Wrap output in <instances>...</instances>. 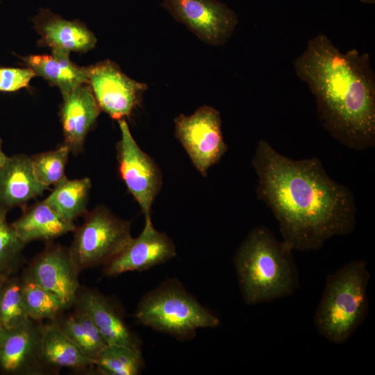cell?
<instances>
[{"instance_id":"cell-19","label":"cell","mask_w":375,"mask_h":375,"mask_svg":"<svg viewBox=\"0 0 375 375\" xmlns=\"http://www.w3.org/2000/svg\"><path fill=\"white\" fill-rule=\"evenodd\" d=\"M22 59L35 76L58 87L62 94L79 85L88 83L87 67L74 63L68 52L51 50L50 55H32Z\"/></svg>"},{"instance_id":"cell-7","label":"cell","mask_w":375,"mask_h":375,"mask_svg":"<svg viewBox=\"0 0 375 375\" xmlns=\"http://www.w3.org/2000/svg\"><path fill=\"white\" fill-rule=\"evenodd\" d=\"M174 122L176 138L196 169L202 176H206L208 169L227 151L219 111L203 106L191 115H178Z\"/></svg>"},{"instance_id":"cell-9","label":"cell","mask_w":375,"mask_h":375,"mask_svg":"<svg viewBox=\"0 0 375 375\" xmlns=\"http://www.w3.org/2000/svg\"><path fill=\"white\" fill-rule=\"evenodd\" d=\"M161 6L200 40L212 46L224 44L238 22L236 13L218 0H163Z\"/></svg>"},{"instance_id":"cell-27","label":"cell","mask_w":375,"mask_h":375,"mask_svg":"<svg viewBox=\"0 0 375 375\" xmlns=\"http://www.w3.org/2000/svg\"><path fill=\"white\" fill-rule=\"evenodd\" d=\"M8 210L0 206V274L10 276L22 262L24 244L6 220Z\"/></svg>"},{"instance_id":"cell-20","label":"cell","mask_w":375,"mask_h":375,"mask_svg":"<svg viewBox=\"0 0 375 375\" xmlns=\"http://www.w3.org/2000/svg\"><path fill=\"white\" fill-rule=\"evenodd\" d=\"M42 354L48 368L83 372L94 367V361L53 322L42 326Z\"/></svg>"},{"instance_id":"cell-11","label":"cell","mask_w":375,"mask_h":375,"mask_svg":"<svg viewBox=\"0 0 375 375\" xmlns=\"http://www.w3.org/2000/svg\"><path fill=\"white\" fill-rule=\"evenodd\" d=\"M80 272L69 249L49 244L34 257L22 277L56 295L69 308L74 306L81 288Z\"/></svg>"},{"instance_id":"cell-1","label":"cell","mask_w":375,"mask_h":375,"mask_svg":"<svg viewBox=\"0 0 375 375\" xmlns=\"http://www.w3.org/2000/svg\"><path fill=\"white\" fill-rule=\"evenodd\" d=\"M252 165L257 197L271 210L283 241L293 250H317L331 238L354 229L353 194L329 176L319 159L294 160L260 140Z\"/></svg>"},{"instance_id":"cell-26","label":"cell","mask_w":375,"mask_h":375,"mask_svg":"<svg viewBox=\"0 0 375 375\" xmlns=\"http://www.w3.org/2000/svg\"><path fill=\"white\" fill-rule=\"evenodd\" d=\"M69 147L63 143L57 149L30 157L34 174L38 181L49 187L55 185L65 175V169L70 153Z\"/></svg>"},{"instance_id":"cell-21","label":"cell","mask_w":375,"mask_h":375,"mask_svg":"<svg viewBox=\"0 0 375 375\" xmlns=\"http://www.w3.org/2000/svg\"><path fill=\"white\" fill-rule=\"evenodd\" d=\"M92 183L89 178L68 179L65 176L44 200L61 217L69 222L86 212Z\"/></svg>"},{"instance_id":"cell-24","label":"cell","mask_w":375,"mask_h":375,"mask_svg":"<svg viewBox=\"0 0 375 375\" xmlns=\"http://www.w3.org/2000/svg\"><path fill=\"white\" fill-rule=\"evenodd\" d=\"M22 278L24 304L28 317L34 321L55 319L65 310V305L40 285Z\"/></svg>"},{"instance_id":"cell-14","label":"cell","mask_w":375,"mask_h":375,"mask_svg":"<svg viewBox=\"0 0 375 375\" xmlns=\"http://www.w3.org/2000/svg\"><path fill=\"white\" fill-rule=\"evenodd\" d=\"M74 306L91 319L108 344L142 351L141 340L129 328L119 309L106 296L95 290L80 288Z\"/></svg>"},{"instance_id":"cell-22","label":"cell","mask_w":375,"mask_h":375,"mask_svg":"<svg viewBox=\"0 0 375 375\" xmlns=\"http://www.w3.org/2000/svg\"><path fill=\"white\" fill-rule=\"evenodd\" d=\"M53 322L93 361L108 344L91 319L78 309Z\"/></svg>"},{"instance_id":"cell-4","label":"cell","mask_w":375,"mask_h":375,"mask_svg":"<svg viewBox=\"0 0 375 375\" xmlns=\"http://www.w3.org/2000/svg\"><path fill=\"white\" fill-rule=\"evenodd\" d=\"M369 277L363 260L350 261L327 276L314 324L330 342L345 343L366 319Z\"/></svg>"},{"instance_id":"cell-32","label":"cell","mask_w":375,"mask_h":375,"mask_svg":"<svg viewBox=\"0 0 375 375\" xmlns=\"http://www.w3.org/2000/svg\"><path fill=\"white\" fill-rule=\"evenodd\" d=\"M360 1L367 4H374L375 0H359Z\"/></svg>"},{"instance_id":"cell-5","label":"cell","mask_w":375,"mask_h":375,"mask_svg":"<svg viewBox=\"0 0 375 375\" xmlns=\"http://www.w3.org/2000/svg\"><path fill=\"white\" fill-rule=\"evenodd\" d=\"M134 317L138 323L177 340L194 338L199 328H216L220 320L203 306L176 278L143 296Z\"/></svg>"},{"instance_id":"cell-25","label":"cell","mask_w":375,"mask_h":375,"mask_svg":"<svg viewBox=\"0 0 375 375\" xmlns=\"http://www.w3.org/2000/svg\"><path fill=\"white\" fill-rule=\"evenodd\" d=\"M30 319L24 304L22 278L10 276L0 289V320L5 328L10 329Z\"/></svg>"},{"instance_id":"cell-12","label":"cell","mask_w":375,"mask_h":375,"mask_svg":"<svg viewBox=\"0 0 375 375\" xmlns=\"http://www.w3.org/2000/svg\"><path fill=\"white\" fill-rule=\"evenodd\" d=\"M42 326L30 319L6 329L0 338V371L10 375H39L47 372L42 354Z\"/></svg>"},{"instance_id":"cell-18","label":"cell","mask_w":375,"mask_h":375,"mask_svg":"<svg viewBox=\"0 0 375 375\" xmlns=\"http://www.w3.org/2000/svg\"><path fill=\"white\" fill-rule=\"evenodd\" d=\"M22 209V216L11 224L24 244L34 240L50 241L74 232L76 228L74 222L64 219L44 200Z\"/></svg>"},{"instance_id":"cell-23","label":"cell","mask_w":375,"mask_h":375,"mask_svg":"<svg viewBox=\"0 0 375 375\" xmlns=\"http://www.w3.org/2000/svg\"><path fill=\"white\" fill-rule=\"evenodd\" d=\"M142 351L120 344H107L94 360L103 375H137L144 367Z\"/></svg>"},{"instance_id":"cell-16","label":"cell","mask_w":375,"mask_h":375,"mask_svg":"<svg viewBox=\"0 0 375 375\" xmlns=\"http://www.w3.org/2000/svg\"><path fill=\"white\" fill-rule=\"evenodd\" d=\"M40 35L38 44L51 50L85 53L93 49L97 38L79 20H67L48 8H41L33 19Z\"/></svg>"},{"instance_id":"cell-15","label":"cell","mask_w":375,"mask_h":375,"mask_svg":"<svg viewBox=\"0 0 375 375\" xmlns=\"http://www.w3.org/2000/svg\"><path fill=\"white\" fill-rule=\"evenodd\" d=\"M62 95L60 117L65 143L74 154L83 149L85 138L101 111L88 83Z\"/></svg>"},{"instance_id":"cell-8","label":"cell","mask_w":375,"mask_h":375,"mask_svg":"<svg viewBox=\"0 0 375 375\" xmlns=\"http://www.w3.org/2000/svg\"><path fill=\"white\" fill-rule=\"evenodd\" d=\"M118 122L121 139L117 144V152L120 176L144 217H150L152 203L162 184L160 171L153 160L139 147L124 119Z\"/></svg>"},{"instance_id":"cell-17","label":"cell","mask_w":375,"mask_h":375,"mask_svg":"<svg viewBox=\"0 0 375 375\" xmlns=\"http://www.w3.org/2000/svg\"><path fill=\"white\" fill-rule=\"evenodd\" d=\"M48 189L38 181L30 158L24 154L7 157L0 168V206L8 210L24 208Z\"/></svg>"},{"instance_id":"cell-13","label":"cell","mask_w":375,"mask_h":375,"mask_svg":"<svg viewBox=\"0 0 375 375\" xmlns=\"http://www.w3.org/2000/svg\"><path fill=\"white\" fill-rule=\"evenodd\" d=\"M176 256V248L172 240L155 228L151 216L147 217L140 235L133 238L119 255L103 265V272L107 276L141 272L164 263Z\"/></svg>"},{"instance_id":"cell-30","label":"cell","mask_w":375,"mask_h":375,"mask_svg":"<svg viewBox=\"0 0 375 375\" xmlns=\"http://www.w3.org/2000/svg\"><path fill=\"white\" fill-rule=\"evenodd\" d=\"M8 277V276H6L0 274V289L2 285L3 284L4 281L6 280Z\"/></svg>"},{"instance_id":"cell-3","label":"cell","mask_w":375,"mask_h":375,"mask_svg":"<svg viewBox=\"0 0 375 375\" xmlns=\"http://www.w3.org/2000/svg\"><path fill=\"white\" fill-rule=\"evenodd\" d=\"M293 249L266 226L254 227L233 258L239 286L248 305L290 296L299 288Z\"/></svg>"},{"instance_id":"cell-2","label":"cell","mask_w":375,"mask_h":375,"mask_svg":"<svg viewBox=\"0 0 375 375\" xmlns=\"http://www.w3.org/2000/svg\"><path fill=\"white\" fill-rule=\"evenodd\" d=\"M306 83L324 128L349 149L375 145V74L367 53L342 52L324 33L310 38L293 61Z\"/></svg>"},{"instance_id":"cell-29","label":"cell","mask_w":375,"mask_h":375,"mask_svg":"<svg viewBox=\"0 0 375 375\" xmlns=\"http://www.w3.org/2000/svg\"><path fill=\"white\" fill-rule=\"evenodd\" d=\"M1 145H2V140L0 138V168L2 167V165L4 164V162H6V158L8 156H6L5 155V153H3V150H2V147H1Z\"/></svg>"},{"instance_id":"cell-28","label":"cell","mask_w":375,"mask_h":375,"mask_svg":"<svg viewBox=\"0 0 375 375\" xmlns=\"http://www.w3.org/2000/svg\"><path fill=\"white\" fill-rule=\"evenodd\" d=\"M34 76L35 73L28 67H0V91L13 92L27 88Z\"/></svg>"},{"instance_id":"cell-10","label":"cell","mask_w":375,"mask_h":375,"mask_svg":"<svg viewBox=\"0 0 375 375\" xmlns=\"http://www.w3.org/2000/svg\"><path fill=\"white\" fill-rule=\"evenodd\" d=\"M87 73L99 107L114 119L129 116L147 90L146 84L129 78L110 60L87 67Z\"/></svg>"},{"instance_id":"cell-6","label":"cell","mask_w":375,"mask_h":375,"mask_svg":"<svg viewBox=\"0 0 375 375\" xmlns=\"http://www.w3.org/2000/svg\"><path fill=\"white\" fill-rule=\"evenodd\" d=\"M76 227L69 248L80 272L106 265L119 255L133 239L130 222L98 206L85 215Z\"/></svg>"},{"instance_id":"cell-31","label":"cell","mask_w":375,"mask_h":375,"mask_svg":"<svg viewBox=\"0 0 375 375\" xmlns=\"http://www.w3.org/2000/svg\"><path fill=\"white\" fill-rule=\"evenodd\" d=\"M6 328H5V327L3 326V325L2 324L1 320H0V338H1V336L3 335L5 330Z\"/></svg>"}]
</instances>
